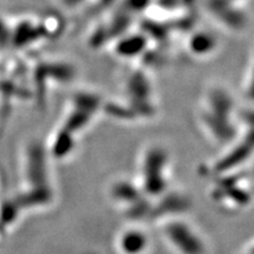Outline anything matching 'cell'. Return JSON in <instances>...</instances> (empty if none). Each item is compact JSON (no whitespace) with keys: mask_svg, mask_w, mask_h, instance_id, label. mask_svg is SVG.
Returning <instances> with one entry per match:
<instances>
[{"mask_svg":"<svg viewBox=\"0 0 254 254\" xmlns=\"http://www.w3.org/2000/svg\"><path fill=\"white\" fill-rule=\"evenodd\" d=\"M147 39L141 34H131V36H124L117 41L113 47L114 55L119 58L132 59L138 58L145 52Z\"/></svg>","mask_w":254,"mask_h":254,"instance_id":"7a4b0ae2","label":"cell"},{"mask_svg":"<svg viewBox=\"0 0 254 254\" xmlns=\"http://www.w3.org/2000/svg\"><path fill=\"white\" fill-rule=\"evenodd\" d=\"M44 19V24L41 25V27L44 30H46V36L47 37H58L60 33L64 31V24L63 18L60 17L58 13H50L46 14L45 18Z\"/></svg>","mask_w":254,"mask_h":254,"instance_id":"3957f363","label":"cell"},{"mask_svg":"<svg viewBox=\"0 0 254 254\" xmlns=\"http://www.w3.org/2000/svg\"><path fill=\"white\" fill-rule=\"evenodd\" d=\"M219 49L218 38L211 32L198 30L190 34L186 40V51L190 57L206 59L217 53Z\"/></svg>","mask_w":254,"mask_h":254,"instance_id":"6da1fadb","label":"cell"},{"mask_svg":"<svg viewBox=\"0 0 254 254\" xmlns=\"http://www.w3.org/2000/svg\"><path fill=\"white\" fill-rule=\"evenodd\" d=\"M86 0H58L59 5L63 6V7L67 8V9H72L77 6L81 5L82 2H85Z\"/></svg>","mask_w":254,"mask_h":254,"instance_id":"277c9868","label":"cell"}]
</instances>
